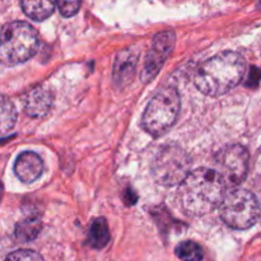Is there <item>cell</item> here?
<instances>
[{"instance_id":"1","label":"cell","mask_w":261,"mask_h":261,"mask_svg":"<svg viewBox=\"0 0 261 261\" xmlns=\"http://www.w3.org/2000/svg\"><path fill=\"white\" fill-rule=\"evenodd\" d=\"M226 184L216 170L198 168L184 178L178 199L188 214L204 216L219 206L226 195Z\"/></svg>"},{"instance_id":"2","label":"cell","mask_w":261,"mask_h":261,"mask_svg":"<svg viewBox=\"0 0 261 261\" xmlns=\"http://www.w3.org/2000/svg\"><path fill=\"white\" fill-rule=\"evenodd\" d=\"M245 71V59L234 51H224L204 61L196 70L194 82L201 93L218 97L234 88Z\"/></svg>"},{"instance_id":"3","label":"cell","mask_w":261,"mask_h":261,"mask_svg":"<svg viewBox=\"0 0 261 261\" xmlns=\"http://www.w3.org/2000/svg\"><path fill=\"white\" fill-rule=\"evenodd\" d=\"M38 48L37 31L22 20L7 23L0 32V60L17 65L30 60Z\"/></svg>"},{"instance_id":"4","label":"cell","mask_w":261,"mask_h":261,"mask_svg":"<svg viewBox=\"0 0 261 261\" xmlns=\"http://www.w3.org/2000/svg\"><path fill=\"white\" fill-rule=\"evenodd\" d=\"M180 96L175 88L158 92L148 103L142 117V126L153 137H160L173 126L180 114Z\"/></svg>"},{"instance_id":"5","label":"cell","mask_w":261,"mask_h":261,"mask_svg":"<svg viewBox=\"0 0 261 261\" xmlns=\"http://www.w3.org/2000/svg\"><path fill=\"white\" fill-rule=\"evenodd\" d=\"M221 218L233 229H247L254 226L260 216L256 196L244 189H236L226 194L219 204Z\"/></svg>"},{"instance_id":"6","label":"cell","mask_w":261,"mask_h":261,"mask_svg":"<svg viewBox=\"0 0 261 261\" xmlns=\"http://www.w3.org/2000/svg\"><path fill=\"white\" fill-rule=\"evenodd\" d=\"M191 161L188 153L177 145H166L158 152L152 163V176L163 186L181 184L191 172Z\"/></svg>"},{"instance_id":"7","label":"cell","mask_w":261,"mask_h":261,"mask_svg":"<svg viewBox=\"0 0 261 261\" xmlns=\"http://www.w3.org/2000/svg\"><path fill=\"white\" fill-rule=\"evenodd\" d=\"M214 170L227 188L239 186L246 178L249 171V152L240 144L223 148L214 158Z\"/></svg>"},{"instance_id":"8","label":"cell","mask_w":261,"mask_h":261,"mask_svg":"<svg viewBox=\"0 0 261 261\" xmlns=\"http://www.w3.org/2000/svg\"><path fill=\"white\" fill-rule=\"evenodd\" d=\"M176 42V36L173 31H165L153 38L152 48L148 53L144 61V68L142 71V78L144 82H149L158 74L165 61L173 51Z\"/></svg>"},{"instance_id":"9","label":"cell","mask_w":261,"mask_h":261,"mask_svg":"<svg viewBox=\"0 0 261 261\" xmlns=\"http://www.w3.org/2000/svg\"><path fill=\"white\" fill-rule=\"evenodd\" d=\"M138 65V53L134 48H125L116 56L114 65V82L117 88H125L133 82Z\"/></svg>"},{"instance_id":"10","label":"cell","mask_w":261,"mask_h":261,"mask_svg":"<svg viewBox=\"0 0 261 261\" xmlns=\"http://www.w3.org/2000/svg\"><path fill=\"white\" fill-rule=\"evenodd\" d=\"M54 102V94L47 87L38 86L31 89L24 97V111L31 117H43L48 111Z\"/></svg>"},{"instance_id":"11","label":"cell","mask_w":261,"mask_h":261,"mask_svg":"<svg viewBox=\"0 0 261 261\" xmlns=\"http://www.w3.org/2000/svg\"><path fill=\"white\" fill-rule=\"evenodd\" d=\"M14 171L20 181L25 184H32L42 175L43 162L36 153L23 152L18 155L15 161Z\"/></svg>"},{"instance_id":"12","label":"cell","mask_w":261,"mask_h":261,"mask_svg":"<svg viewBox=\"0 0 261 261\" xmlns=\"http://www.w3.org/2000/svg\"><path fill=\"white\" fill-rule=\"evenodd\" d=\"M20 5L27 17L41 22L53 15L56 4L55 0H20Z\"/></svg>"},{"instance_id":"13","label":"cell","mask_w":261,"mask_h":261,"mask_svg":"<svg viewBox=\"0 0 261 261\" xmlns=\"http://www.w3.org/2000/svg\"><path fill=\"white\" fill-rule=\"evenodd\" d=\"M17 122V110L8 97L0 94V139L13 132Z\"/></svg>"},{"instance_id":"14","label":"cell","mask_w":261,"mask_h":261,"mask_svg":"<svg viewBox=\"0 0 261 261\" xmlns=\"http://www.w3.org/2000/svg\"><path fill=\"white\" fill-rule=\"evenodd\" d=\"M110 242V229L105 218L94 219L91 224L88 233L89 246L96 250H101Z\"/></svg>"},{"instance_id":"15","label":"cell","mask_w":261,"mask_h":261,"mask_svg":"<svg viewBox=\"0 0 261 261\" xmlns=\"http://www.w3.org/2000/svg\"><path fill=\"white\" fill-rule=\"evenodd\" d=\"M42 228V222L38 218H27L17 224L15 227V237L22 242L32 241Z\"/></svg>"},{"instance_id":"16","label":"cell","mask_w":261,"mask_h":261,"mask_svg":"<svg viewBox=\"0 0 261 261\" xmlns=\"http://www.w3.org/2000/svg\"><path fill=\"white\" fill-rule=\"evenodd\" d=\"M176 255L182 261H201L204 257L203 249L194 241L178 244L176 247Z\"/></svg>"},{"instance_id":"17","label":"cell","mask_w":261,"mask_h":261,"mask_svg":"<svg viewBox=\"0 0 261 261\" xmlns=\"http://www.w3.org/2000/svg\"><path fill=\"white\" fill-rule=\"evenodd\" d=\"M59 12L64 17H73L81 8V0H55Z\"/></svg>"},{"instance_id":"18","label":"cell","mask_w":261,"mask_h":261,"mask_svg":"<svg viewBox=\"0 0 261 261\" xmlns=\"http://www.w3.org/2000/svg\"><path fill=\"white\" fill-rule=\"evenodd\" d=\"M5 261H43L42 256L33 250H18L8 255Z\"/></svg>"},{"instance_id":"19","label":"cell","mask_w":261,"mask_h":261,"mask_svg":"<svg viewBox=\"0 0 261 261\" xmlns=\"http://www.w3.org/2000/svg\"><path fill=\"white\" fill-rule=\"evenodd\" d=\"M260 48H261V43H260Z\"/></svg>"}]
</instances>
